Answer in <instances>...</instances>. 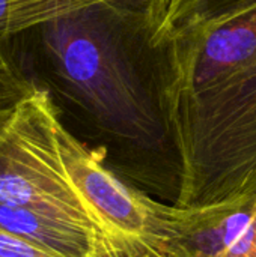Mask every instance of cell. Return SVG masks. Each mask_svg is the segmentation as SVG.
Instances as JSON below:
<instances>
[{
    "label": "cell",
    "mask_w": 256,
    "mask_h": 257,
    "mask_svg": "<svg viewBox=\"0 0 256 257\" xmlns=\"http://www.w3.org/2000/svg\"><path fill=\"white\" fill-rule=\"evenodd\" d=\"M0 257H57L0 229Z\"/></svg>",
    "instance_id": "30bf717a"
},
{
    "label": "cell",
    "mask_w": 256,
    "mask_h": 257,
    "mask_svg": "<svg viewBox=\"0 0 256 257\" xmlns=\"http://www.w3.org/2000/svg\"><path fill=\"white\" fill-rule=\"evenodd\" d=\"M253 224H255V229H256V211H255V215H253Z\"/></svg>",
    "instance_id": "8fae6325"
},
{
    "label": "cell",
    "mask_w": 256,
    "mask_h": 257,
    "mask_svg": "<svg viewBox=\"0 0 256 257\" xmlns=\"http://www.w3.org/2000/svg\"><path fill=\"white\" fill-rule=\"evenodd\" d=\"M57 143L71 184L122 257H172L175 205L116 176L62 120Z\"/></svg>",
    "instance_id": "277c9868"
},
{
    "label": "cell",
    "mask_w": 256,
    "mask_h": 257,
    "mask_svg": "<svg viewBox=\"0 0 256 257\" xmlns=\"http://www.w3.org/2000/svg\"><path fill=\"white\" fill-rule=\"evenodd\" d=\"M94 0H0V42Z\"/></svg>",
    "instance_id": "ba28073f"
},
{
    "label": "cell",
    "mask_w": 256,
    "mask_h": 257,
    "mask_svg": "<svg viewBox=\"0 0 256 257\" xmlns=\"http://www.w3.org/2000/svg\"><path fill=\"white\" fill-rule=\"evenodd\" d=\"M256 196L207 206L175 205L172 257H256Z\"/></svg>",
    "instance_id": "5b68a950"
},
{
    "label": "cell",
    "mask_w": 256,
    "mask_h": 257,
    "mask_svg": "<svg viewBox=\"0 0 256 257\" xmlns=\"http://www.w3.org/2000/svg\"><path fill=\"white\" fill-rule=\"evenodd\" d=\"M59 120L53 101L38 89L0 113V203L106 235L65 172Z\"/></svg>",
    "instance_id": "3957f363"
},
{
    "label": "cell",
    "mask_w": 256,
    "mask_h": 257,
    "mask_svg": "<svg viewBox=\"0 0 256 257\" xmlns=\"http://www.w3.org/2000/svg\"><path fill=\"white\" fill-rule=\"evenodd\" d=\"M184 178L177 206L256 196V8L174 33Z\"/></svg>",
    "instance_id": "7a4b0ae2"
},
{
    "label": "cell",
    "mask_w": 256,
    "mask_h": 257,
    "mask_svg": "<svg viewBox=\"0 0 256 257\" xmlns=\"http://www.w3.org/2000/svg\"><path fill=\"white\" fill-rule=\"evenodd\" d=\"M256 8V0H169L164 27L172 33L217 26Z\"/></svg>",
    "instance_id": "52a82bcc"
},
{
    "label": "cell",
    "mask_w": 256,
    "mask_h": 257,
    "mask_svg": "<svg viewBox=\"0 0 256 257\" xmlns=\"http://www.w3.org/2000/svg\"><path fill=\"white\" fill-rule=\"evenodd\" d=\"M0 229L57 257H122L100 232L3 203Z\"/></svg>",
    "instance_id": "8992f818"
},
{
    "label": "cell",
    "mask_w": 256,
    "mask_h": 257,
    "mask_svg": "<svg viewBox=\"0 0 256 257\" xmlns=\"http://www.w3.org/2000/svg\"><path fill=\"white\" fill-rule=\"evenodd\" d=\"M169 0H94L0 42V57L45 92L63 125L116 176L175 205L184 178L178 54Z\"/></svg>",
    "instance_id": "6da1fadb"
},
{
    "label": "cell",
    "mask_w": 256,
    "mask_h": 257,
    "mask_svg": "<svg viewBox=\"0 0 256 257\" xmlns=\"http://www.w3.org/2000/svg\"><path fill=\"white\" fill-rule=\"evenodd\" d=\"M35 89L0 57V113L15 105Z\"/></svg>",
    "instance_id": "9c48e42d"
}]
</instances>
